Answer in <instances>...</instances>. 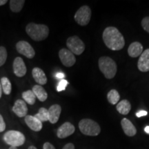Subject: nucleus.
<instances>
[{
	"label": "nucleus",
	"mask_w": 149,
	"mask_h": 149,
	"mask_svg": "<svg viewBox=\"0 0 149 149\" xmlns=\"http://www.w3.org/2000/svg\"><path fill=\"white\" fill-rule=\"evenodd\" d=\"M102 38L105 45L112 51H120L125 45L124 36L115 27L109 26L105 29Z\"/></svg>",
	"instance_id": "obj_1"
},
{
	"label": "nucleus",
	"mask_w": 149,
	"mask_h": 149,
	"mask_svg": "<svg viewBox=\"0 0 149 149\" xmlns=\"http://www.w3.org/2000/svg\"><path fill=\"white\" fill-rule=\"evenodd\" d=\"M26 32L35 42L46 40L49 34V29L44 24L29 23L26 27Z\"/></svg>",
	"instance_id": "obj_2"
},
{
	"label": "nucleus",
	"mask_w": 149,
	"mask_h": 149,
	"mask_svg": "<svg viewBox=\"0 0 149 149\" xmlns=\"http://www.w3.org/2000/svg\"><path fill=\"white\" fill-rule=\"evenodd\" d=\"M98 66L107 79H111L115 77L117 72V64L113 59L109 57H101L99 59Z\"/></svg>",
	"instance_id": "obj_3"
},
{
	"label": "nucleus",
	"mask_w": 149,
	"mask_h": 149,
	"mask_svg": "<svg viewBox=\"0 0 149 149\" xmlns=\"http://www.w3.org/2000/svg\"><path fill=\"white\" fill-rule=\"evenodd\" d=\"M81 133L87 136H97L101 132L98 123L91 119H83L79 122Z\"/></svg>",
	"instance_id": "obj_4"
},
{
	"label": "nucleus",
	"mask_w": 149,
	"mask_h": 149,
	"mask_svg": "<svg viewBox=\"0 0 149 149\" xmlns=\"http://www.w3.org/2000/svg\"><path fill=\"white\" fill-rule=\"evenodd\" d=\"M3 141L9 146L17 147L24 144L26 137L23 133L17 130H8L3 135Z\"/></svg>",
	"instance_id": "obj_5"
},
{
	"label": "nucleus",
	"mask_w": 149,
	"mask_h": 149,
	"mask_svg": "<svg viewBox=\"0 0 149 149\" xmlns=\"http://www.w3.org/2000/svg\"><path fill=\"white\" fill-rule=\"evenodd\" d=\"M66 46L71 53L77 55L82 54L85 50L84 43L77 36L68 37L66 41Z\"/></svg>",
	"instance_id": "obj_6"
},
{
	"label": "nucleus",
	"mask_w": 149,
	"mask_h": 149,
	"mask_svg": "<svg viewBox=\"0 0 149 149\" xmlns=\"http://www.w3.org/2000/svg\"><path fill=\"white\" fill-rule=\"evenodd\" d=\"M91 8L88 6H83L74 14V20L80 26H86L90 22L91 18Z\"/></svg>",
	"instance_id": "obj_7"
},
{
	"label": "nucleus",
	"mask_w": 149,
	"mask_h": 149,
	"mask_svg": "<svg viewBox=\"0 0 149 149\" xmlns=\"http://www.w3.org/2000/svg\"><path fill=\"white\" fill-rule=\"evenodd\" d=\"M16 49L19 53L25 56L27 58L32 59L35 55L34 48L26 41H19L17 43Z\"/></svg>",
	"instance_id": "obj_8"
},
{
	"label": "nucleus",
	"mask_w": 149,
	"mask_h": 149,
	"mask_svg": "<svg viewBox=\"0 0 149 149\" xmlns=\"http://www.w3.org/2000/svg\"><path fill=\"white\" fill-rule=\"evenodd\" d=\"M59 57L63 65L66 67H71L76 62L74 54L66 48H62L59 51Z\"/></svg>",
	"instance_id": "obj_9"
},
{
	"label": "nucleus",
	"mask_w": 149,
	"mask_h": 149,
	"mask_svg": "<svg viewBox=\"0 0 149 149\" xmlns=\"http://www.w3.org/2000/svg\"><path fill=\"white\" fill-rule=\"evenodd\" d=\"M75 131V128L70 122H65L59 126L57 130V136L59 139H64L72 135Z\"/></svg>",
	"instance_id": "obj_10"
},
{
	"label": "nucleus",
	"mask_w": 149,
	"mask_h": 149,
	"mask_svg": "<svg viewBox=\"0 0 149 149\" xmlns=\"http://www.w3.org/2000/svg\"><path fill=\"white\" fill-rule=\"evenodd\" d=\"M13 68L14 74L17 77H22L26 73V66L25 63L22 58L19 57H16L14 59L13 64Z\"/></svg>",
	"instance_id": "obj_11"
},
{
	"label": "nucleus",
	"mask_w": 149,
	"mask_h": 149,
	"mask_svg": "<svg viewBox=\"0 0 149 149\" xmlns=\"http://www.w3.org/2000/svg\"><path fill=\"white\" fill-rule=\"evenodd\" d=\"M137 68L141 72L149 71V48L145 50L139 56L137 62Z\"/></svg>",
	"instance_id": "obj_12"
},
{
	"label": "nucleus",
	"mask_w": 149,
	"mask_h": 149,
	"mask_svg": "<svg viewBox=\"0 0 149 149\" xmlns=\"http://www.w3.org/2000/svg\"><path fill=\"white\" fill-rule=\"evenodd\" d=\"M13 111L19 117H24L27 115L28 108L26 102L24 100H17L15 102L13 107Z\"/></svg>",
	"instance_id": "obj_13"
},
{
	"label": "nucleus",
	"mask_w": 149,
	"mask_h": 149,
	"mask_svg": "<svg viewBox=\"0 0 149 149\" xmlns=\"http://www.w3.org/2000/svg\"><path fill=\"white\" fill-rule=\"evenodd\" d=\"M25 120L26 124H27V126L31 128V130H33V131L39 132L42 130V122L37 119L35 116L33 115H26L25 117Z\"/></svg>",
	"instance_id": "obj_14"
},
{
	"label": "nucleus",
	"mask_w": 149,
	"mask_h": 149,
	"mask_svg": "<svg viewBox=\"0 0 149 149\" xmlns=\"http://www.w3.org/2000/svg\"><path fill=\"white\" fill-rule=\"evenodd\" d=\"M121 125H122V128L124 133L128 137H133L137 133V129H136L135 126L128 119H122L121 121Z\"/></svg>",
	"instance_id": "obj_15"
},
{
	"label": "nucleus",
	"mask_w": 149,
	"mask_h": 149,
	"mask_svg": "<svg viewBox=\"0 0 149 149\" xmlns=\"http://www.w3.org/2000/svg\"><path fill=\"white\" fill-rule=\"evenodd\" d=\"M61 112V108L59 104L52 105L48 109L49 113V122L51 124H56L58 122Z\"/></svg>",
	"instance_id": "obj_16"
},
{
	"label": "nucleus",
	"mask_w": 149,
	"mask_h": 149,
	"mask_svg": "<svg viewBox=\"0 0 149 149\" xmlns=\"http://www.w3.org/2000/svg\"><path fill=\"white\" fill-rule=\"evenodd\" d=\"M32 74L35 81L38 84V85H44L47 83V77L41 68L35 67L33 69Z\"/></svg>",
	"instance_id": "obj_17"
},
{
	"label": "nucleus",
	"mask_w": 149,
	"mask_h": 149,
	"mask_svg": "<svg viewBox=\"0 0 149 149\" xmlns=\"http://www.w3.org/2000/svg\"><path fill=\"white\" fill-rule=\"evenodd\" d=\"M143 53V46L138 42H133L130 44L128 49V53L130 57L135 58L141 55Z\"/></svg>",
	"instance_id": "obj_18"
},
{
	"label": "nucleus",
	"mask_w": 149,
	"mask_h": 149,
	"mask_svg": "<svg viewBox=\"0 0 149 149\" xmlns=\"http://www.w3.org/2000/svg\"><path fill=\"white\" fill-rule=\"evenodd\" d=\"M117 111L122 115H128L131 110V104L127 100H123L117 104Z\"/></svg>",
	"instance_id": "obj_19"
},
{
	"label": "nucleus",
	"mask_w": 149,
	"mask_h": 149,
	"mask_svg": "<svg viewBox=\"0 0 149 149\" xmlns=\"http://www.w3.org/2000/svg\"><path fill=\"white\" fill-rule=\"evenodd\" d=\"M33 92L34 93L35 97L38 98L40 102H44L47 100L48 94L42 86L40 85H35L33 87Z\"/></svg>",
	"instance_id": "obj_20"
},
{
	"label": "nucleus",
	"mask_w": 149,
	"mask_h": 149,
	"mask_svg": "<svg viewBox=\"0 0 149 149\" xmlns=\"http://www.w3.org/2000/svg\"><path fill=\"white\" fill-rule=\"evenodd\" d=\"M107 99H108V101H109L110 104H113V105H115V104L118 103L119 101H120V93H118V91H117L115 90V89L111 90L109 93H108Z\"/></svg>",
	"instance_id": "obj_21"
},
{
	"label": "nucleus",
	"mask_w": 149,
	"mask_h": 149,
	"mask_svg": "<svg viewBox=\"0 0 149 149\" xmlns=\"http://www.w3.org/2000/svg\"><path fill=\"white\" fill-rule=\"evenodd\" d=\"M25 3L24 0H11L10 1V10L14 13L20 12Z\"/></svg>",
	"instance_id": "obj_22"
},
{
	"label": "nucleus",
	"mask_w": 149,
	"mask_h": 149,
	"mask_svg": "<svg viewBox=\"0 0 149 149\" xmlns=\"http://www.w3.org/2000/svg\"><path fill=\"white\" fill-rule=\"evenodd\" d=\"M22 97H23L24 102H27V104H30V105L35 104V101H36V97H35L33 91H24L22 93Z\"/></svg>",
	"instance_id": "obj_23"
},
{
	"label": "nucleus",
	"mask_w": 149,
	"mask_h": 149,
	"mask_svg": "<svg viewBox=\"0 0 149 149\" xmlns=\"http://www.w3.org/2000/svg\"><path fill=\"white\" fill-rule=\"evenodd\" d=\"M34 116L38 119L39 120L41 121L42 122H47L49 121V113H48V110L46 109V108H41L39 110V112L36 113Z\"/></svg>",
	"instance_id": "obj_24"
},
{
	"label": "nucleus",
	"mask_w": 149,
	"mask_h": 149,
	"mask_svg": "<svg viewBox=\"0 0 149 149\" xmlns=\"http://www.w3.org/2000/svg\"><path fill=\"white\" fill-rule=\"evenodd\" d=\"M1 85L2 88V91L6 95H10L12 90V86L11 83L8 78L6 77H3L1 79Z\"/></svg>",
	"instance_id": "obj_25"
},
{
	"label": "nucleus",
	"mask_w": 149,
	"mask_h": 149,
	"mask_svg": "<svg viewBox=\"0 0 149 149\" xmlns=\"http://www.w3.org/2000/svg\"><path fill=\"white\" fill-rule=\"evenodd\" d=\"M7 59V51L5 47L0 46V66L5 64Z\"/></svg>",
	"instance_id": "obj_26"
},
{
	"label": "nucleus",
	"mask_w": 149,
	"mask_h": 149,
	"mask_svg": "<svg viewBox=\"0 0 149 149\" xmlns=\"http://www.w3.org/2000/svg\"><path fill=\"white\" fill-rule=\"evenodd\" d=\"M68 84V81L66 79H61L59 81L57 86V92H61V91H64L66 89V86Z\"/></svg>",
	"instance_id": "obj_27"
},
{
	"label": "nucleus",
	"mask_w": 149,
	"mask_h": 149,
	"mask_svg": "<svg viewBox=\"0 0 149 149\" xmlns=\"http://www.w3.org/2000/svg\"><path fill=\"white\" fill-rule=\"evenodd\" d=\"M141 26L143 29L149 33V17H146L141 20Z\"/></svg>",
	"instance_id": "obj_28"
},
{
	"label": "nucleus",
	"mask_w": 149,
	"mask_h": 149,
	"mask_svg": "<svg viewBox=\"0 0 149 149\" xmlns=\"http://www.w3.org/2000/svg\"><path fill=\"white\" fill-rule=\"evenodd\" d=\"M6 129V123L3 120V117L0 114V133L4 131Z\"/></svg>",
	"instance_id": "obj_29"
},
{
	"label": "nucleus",
	"mask_w": 149,
	"mask_h": 149,
	"mask_svg": "<svg viewBox=\"0 0 149 149\" xmlns=\"http://www.w3.org/2000/svg\"><path fill=\"white\" fill-rule=\"evenodd\" d=\"M43 149H56L55 147L50 142H45L43 145Z\"/></svg>",
	"instance_id": "obj_30"
},
{
	"label": "nucleus",
	"mask_w": 149,
	"mask_h": 149,
	"mask_svg": "<svg viewBox=\"0 0 149 149\" xmlns=\"http://www.w3.org/2000/svg\"><path fill=\"white\" fill-rule=\"evenodd\" d=\"M147 114H148L147 111H144V110H141V111H138L137 113H136V116L137 117H141L143 116H146V115H147Z\"/></svg>",
	"instance_id": "obj_31"
},
{
	"label": "nucleus",
	"mask_w": 149,
	"mask_h": 149,
	"mask_svg": "<svg viewBox=\"0 0 149 149\" xmlns=\"http://www.w3.org/2000/svg\"><path fill=\"white\" fill-rule=\"evenodd\" d=\"M64 77H65V74L61 72H58L55 74V77L58 79H60V80L64 79Z\"/></svg>",
	"instance_id": "obj_32"
},
{
	"label": "nucleus",
	"mask_w": 149,
	"mask_h": 149,
	"mask_svg": "<svg viewBox=\"0 0 149 149\" xmlns=\"http://www.w3.org/2000/svg\"><path fill=\"white\" fill-rule=\"evenodd\" d=\"M62 149H74V146L72 143H68L63 147Z\"/></svg>",
	"instance_id": "obj_33"
},
{
	"label": "nucleus",
	"mask_w": 149,
	"mask_h": 149,
	"mask_svg": "<svg viewBox=\"0 0 149 149\" xmlns=\"http://www.w3.org/2000/svg\"><path fill=\"white\" fill-rule=\"evenodd\" d=\"M7 2H8L7 0H0V6H1L5 5Z\"/></svg>",
	"instance_id": "obj_34"
},
{
	"label": "nucleus",
	"mask_w": 149,
	"mask_h": 149,
	"mask_svg": "<svg viewBox=\"0 0 149 149\" xmlns=\"http://www.w3.org/2000/svg\"><path fill=\"white\" fill-rule=\"evenodd\" d=\"M144 131L146 132L147 134H149V126H147L144 128Z\"/></svg>",
	"instance_id": "obj_35"
},
{
	"label": "nucleus",
	"mask_w": 149,
	"mask_h": 149,
	"mask_svg": "<svg viewBox=\"0 0 149 149\" xmlns=\"http://www.w3.org/2000/svg\"><path fill=\"white\" fill-rule=\"evenodd\" d=\"M2 88H1V83H0V98L1 97V95H2Z\"/></svg>",
	"instance_id": "obj_36"
},
{
	"label": "nucleus",
	"mask_w": 149,
	"mask_h": 149,
	"mask_svg": "<svg viewBox=\"0 0 149 149\" xmlns=\"http://www.w3.org/2000/svg\"><path fill=\"white\" fill-rule=\"evenodd\" d=\"M28 149H37V148L34 146H31L29 147V148H28Z\"/></svg>",
	"instance_id": "obj_37"
},
{
	"label": "nucleus",
	"mask_w": 149,
	"mask_h": 149,
	"mask_svg": "<svg viewBox=\"0 0 149 149\" xmlns=\"http://www.w3.org/2000/svg\"><path fill=\"white\" fill-rule=\"evenodd\" d=\"M9 149H17V147H13V146H10V148Z\"/></svg>",
	"instance_id": "obj_38"
}]
</instances>
